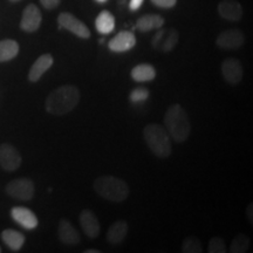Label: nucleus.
I'll return each instance as SVG.
<instances>
[{
    "instance_id": "f257e3e1",
    "label": "nucleus",
    "mask_w": 253,
    "mask_h": 253,
    "mask_svg": "<svg viewBox=\"0 0 253 253\" xmlns=\"http://www.w3.org/2000/svg\"><path fill=\"white\" fill-rule=\"evenodd\" d=\"M80 97V90L73 84L58 87L47 96L45 102L46 112L54 116L66 115L77 108Z\"/></svg>"
},
{
    "instance_id": "f03ea898",
    "label": "nucleus",
    "mask_w": 253,
    "mask_h": 253,
    "mask_svg": "<svg viewBox=\"0 0 253 253\" xmlns=\"http://www.w3.org/2000/svg\"><path fill=\"white\" fill-rule=\"evenodd\" d=\"M164 128L177 143H184L191 134V122L181 104L170 106L164 115Z\"/></svg>"
},
{
    "instance_id": "7ed1b4c3",
    "label": "nucleus",
    "mask_w": 253,
    "mask_h": 253,
    "mask_svg": "<svg viewBox=\"0 0 253 253\" xmlns=\"http://www.w3.org/2000/svg\"><path fill=\"white\" fill-rule=\"evenodd\" d=\"M94 190L100 197L114 203H121L129 197L128 183L115 176H101L94 181Z\"/></svg>"
},
{
    "instance_id": "20e7f679",
    "label": "nucleus",
    "mask_w": 253,
    "mask_h": 253,
    "mask_svg": "<svg viewBox=\"0 0 253 253\" xmlns=\"http://www.w3.org/2000/svg\"><path fill=\"white\" fill-rule=\"evenodd\" d=\"M143 137L148 148L155 156L167 158L171 155V137L168 134L164 126L157 125V123H149L144 126Z\"/></svg>"
},
{
    "instance_id": "39448f33",
    "label": "nucleus",
    "mask_w": 253,
    "mask_h": 253,
    "mask_svg": "<svg viewBox=\"0 0 253 253\" xmlns=\"http://www.w3.org/2000/svg\"><path fill=\"white\" fill-rule=\"evenodd\" d=\"M5 191L9 197L17 199V201L27 202L34 197L36 186H34L33 181L24 177V178H15L8 182Z\"/></svg>"
},
{
    "instance_id": "423d86ee",
    "label": "nucleus",
    "mask_w": 253,
    "mask_h": 253,
    "mask_svg": "<svg viewBox=\"0 0 253 253\" xmlns=\"http://www.w3.org/2000/svg\"><path fill=\"white\" fill-rule=\"evenodd\" d=\"M179 40L178 32L173 28H160L151 39V47L160 53H170L175 49Z\"/></svg>"
},
{
    "instance_id": "0eeeda50",
    "label": "nucleus",
    "mask_w": 253,
    "mask_h": 253,
    "mask_svg": "<svg viewBox=\"0 0 253 253\" xmlns=\"http://www.w3.org/2000/svg\"><path fill=\"white\" fill-rule=\"evenodd\" d=\"M58 24L60 28H65L81 39H89L90 38V31L86 26V24L69 12H62L59 14Z\"/></svg>"
},
{
    "instance_id": "6e6552de",
    "label": "nucleus",
    "mask_w": 253,
    "mask_h": 253,
    "mask_svg": "<svg viewBox=\"0 0 253 253\" xmlns=\"http://www.w3.org/2000/svg\"><path fill=\"white\" fill-rule=\"evenodd\" d=\"M21 162H23V158L14 145L8 143L0 145V166L5 171H15L20 168Z\"/></svg>"
},
{
    "instance_id": "1a4fd4ad",
    "label": "nucleus",
    "mask_w": 253,
    "mask_h": 253,
    "mask_svg": "<svg viewBox=\"0 0 253 253\" xmlns=\"http://www.w3.org/2000/svg\"><path fill=\"white\" fill-rule=\"evenodd\" d=\"M245 43V36L238 28L223 31L216 39V45L221 49H239Z\"/></svg>"
},
{
    "instance_id": "9d476101",
    "label": "nucleus",
    "mask_w": 253,
    "mask_h": 253,
    "mask_svg": "<svg viewBox=\"0 0 253 253\" xmlns=\"http://www.w3.org/2000/svg\"><path fill=\"white\" fill-rule=\"evenodd\" d=\"M221 75L227 84L236 86L242 81L244 71L242 62L236 58H227L221 63Z\"/></svg>"
},
{
    "instance_id": "9b49d317",
    "label": "nucleus",
    "mask_w": 253,
    "mask_h": 253,
    "mask_svg": "<svg viewBox=\"0 0 253 253\" xmlns=\"http://www.w3.org/2000/svg\"><path fill=\"white\" fill-rule=\"evenodd\" d=\"M41 21H42V15H41L40 9L37 5L30 4L24 9L23 17L20 21V28L27 33H33L39 30Z\"/></svg>"
},
{
    "instance_id": "f8f14e48",
    "label": "nucleus",
    "mask_w": 253,
    "mask_h": 253,
    "mask_svg": "<svg viewBox=\"0 0 253 253\" xmlns=\"http://www.w3.org/2000/svg\"><path fill=\"white\" fill-rule=\"evenodd\" d=\"M136 37L132 32L121 31L108 42V48L114 53H125L134 48Z\"/></svg>"
},
{
    "instance_id": "ddd939ff",
    "label": "nucleus",
    "mask_w": 253,
    "mask_h": 253,
    "mask_svg": "<svg viewBox=\"0 0 253 253\" xmlns=\"http://www.w3.org/2000/svg\"><path fill=\"white\" fill-rule=\"evenodd\" d=\"M11 217L15 223L26 230H34L39 224V220L33 211L24 207L12 208Z\"/></svg>"
},
{
    "instance_id": "4468645a",
    "label": "nucleus",
    "mask_w": 253,
    "mask_h": 253,
    "mask_svg": "<svg viewBox=\"0 0 253 253\" xmlns=\"http://www.w3.org/2000/svg\"><path fill=\"white\" fill-rule=\"evenodd\" d=\"M58 237L62 244L68 246H75L80 244L81 242V236L79 231L67 219H61L59 221Z\"/></svg>"
},
{
    "instance_id": "2eb2a0df",
    "label": "nucleus",
    "mask_w": 253,
    "mask_h": 253,
    "mask_svg": "<svg viewBox=\"0 0 253 253\" xmlns=\"http://www.w3.org/2000/svg\"><path fill=\"white\" fill-rule=\"evenodd\" d=\"M79 220H80V225L82 227V230H84V235H86L88 238L94 239L99 236L101 226L99 219L95 216L93 211L88 210V209L82 210L80 216H79Z\"/></svg>"
},
{
    "instance_id": "dca6fc26",
    "label": "nucleus",
    "mask_w": 253,
    "mask_h": 253,
    "mask_svg": "<svg viewBox=\"0 0 253 253\" xmlns=\"http://www.w3.org/2000/svg\"><path fill=\"white\" fill-rule=\"evenodd\" d=\"M217 9L218 14L227 21H239L243 17V7L237 0H221Z\"/></svg>"
},
{
    "instance_id": "f3484780",
    "label": "nucleus",
    "mask_w": 253,
    "mask_h": 253,
    "mask_svg": "<svg viewBox=\"0 0 253 253\" xmlns=\"http://www.w3.org/2000/svg\"><path fill=\"white\" fill-rule=\"evenodd\" d=\"M54 59L50 54H42L34 61L28 72V80L31 82H38L42 78V75L52 67Z\"/></svg>"
},
{
    "instance_id": "a211bd4d",
    "label": "nucleus",
    "mask_w": 253,
    "mask_h": 253,
    "mask_svg": "<svg viewBox=\"0 0 253 253\" xmlns=\"http://www.w3.org/2000/svg\"><path fill=\"white\" fill-rule=\"evenodd\" d=\"M164 18L160 14H154V13H149V14H144L137 19L136 21L135 28L140 32H150L154 30H160V28L163 27L164 25Z\"/></svg>"
},
{
    "instance_id": "6ab92c4d",
    "label": "nucleus",
    "mask_w": 253,
    "mask_h": 253,
    "mask_svg": "<svg viewBox=\"0 0 253 253\" xmlns=\"http://www.w3.org/2000/svg\"><path fill=\"white\" fill-rule=\"evenodd\" d=\"M128 223L126 220H118L113 223L107 231V242L112 245H120L128 235Z\"/></svg>"
},
{
    "instance_id": "aec40b11",
    "label": "nucleus",
    "mask_w": 253,
    "mask_h": 253,
    "mask_svg": "<svg viewBox=\"0 0 253 253\" xmlns=\"http://www.w3.org/2000/svg\"><path fill=\"white\" fill-rule=\"evenodd\" d=\"M157 73L154 66L149 63H141L131 69L130 77L136 82H150L156 78Z\"/></svg>"
},
{
    "instance_id": "412c9836",
    "label": "nucleus",
    "mask_w": 253,
    "mask_h": 253,
    "mask_svg": "<svg viewBox=\"0 0 253 253\" xmlns=\"http://www.w3.org/2000/svg\"><path fill=\"white\" fill-rule=\"evenodd\" d=\"M1 239L5 245L11 250V251L18 252L25 244V236L23 233L12 229H6L1 232Z\"/></svg>"
},
{
    "instance_id": "4be33fe9",
    "label": "nucleus",
    "mask_w": 253,
    "mask_h": 253,
    "mask_svg": "<svg viewBox=\"0 0 253 253\" xmlns=\"http://www.w3.org/2000/svg\"><path fill=\"white\" fill-rule=\"evenodd\" d=\"M95 28L103 36L112 33L114 28H115V18H114V15L109 11H102L96 17Z\"/></svg>"
},
{
    "instance_id": "5701e85b",
    "label": "nucleus",
    "mask_w": 253,
    "mask_h": 253,
    "mask_svg": "<svg viewBox=\"0 0 253 253\" xmlns=\"http://www.w3.org/2000/svg\"><path fill=\"white\" fill-rule=\"evenodd\" d=\"M19 53V43L15 40L5 39L0 41V62H7L14 59Z\"/></svg>"
},
{
    "instance_id": "b1692460",
    "label": "nucleus",
    "mask_w": 253,
    "mask_h": 253,
    "mask_svg": "<svg viewBox=\"0 0 253 253\" xmlns=\"http://www.w3.org/2000/svg\"><path fill=\"white\" fill-rule=\"evenodd\" d=\"M251 240L244 233H239L232 239V243L230 245V251L232 253H245L249 251Z\"/></svg>"
},
{
    "instance_id": "393cba45",
    "label": "nucleus",
    "mask_w": 253,
    "mask_h": 253,
    "mask_svg": "<svg viewBox=\"0 0 253 253\" xmlns=\"http://www.w3.org/2000/svg\"><path fill=\"white\" fill-rule=\"evenodd\" d=\"M182 251L184 253H202L203 245L197 237H188L182 244Z\"/></svg>"
},
{
    "instance_id": "a878e982",
    "label": "nucleus",
    "mask_w": 253,
    "mask_h": 253,
    "mask_svg": "<svg viewBox=\"0 0 253 253\" xmlns=\"http://www.w3.org/2000/svg\"><path fill=\"white\" fill-rule=\"evenodd\" d=\"M148 97H149V90H148V88L144 87L134 88L130 91V94H129V101L131 103L145 102L148 100Z\"/></svg>"
},
{
    "instance_id": "bb28decb",
    "label": "nucleus",
    "mask_w": 253,
    "mask_h": 253,
    "mask_svg": "<svg viewBox=\"0 0 253 253\" xmlns=\"http://www.w3.org/2000/svg\"><path fill=\"white\" fill-rule=\"evenodd\" d=\"M208 252L209 253H226L227 248L225 242L220 237H213L210 239L208 244Z\"/></svg>"
},
{
    "instance_id": "cd10ccee",
    "label": "nucleus",
    "mask_w": 253,
    "mask_h": 253,
    "mask_svg": "<svg viewBox=\"0 0 253 253\" xmlns=\"http://www.w3.org/2000/svg\"><path fill=\"white\" fill-rule=\"evenodd\" d=\"M151 4L160 8H172L177 4V0H150Z\"/></svg>"
},
{
    "instance_id": "c85d7f7f",
    "label": "nucleus",
    "mask_w": 253,
    "mask_h": 253,
    "mask_svg": "<svg viewBox=\"0 0 253 253\" xmlns=\"http://www.w3.org/2000/svg\"><path fill=\"white\" fill-rule=\"evenodd\" d=\"M40 2L46 9H54L60 5L61 0H40Z\"/></svg>"
},
{
    "instance_id": "c756f323",
    "label": "nucleus",
    "mask_w": 253,
    "mask_h": 253,
    "mask_svg": "<svg viewBox=\"0 0 253 253\" xmlns=\"http://www.w3.org/2000/svg\"><path fill=\"white\" fill-rule=\"evenodd\" d=\"M143 1L144 0H130V2H129V8H130V11H137V9L142 6V4H143Z\"/></svg>"
},
{
    "instance_id": "7c9ffc66",
    "label": "nucleus",
    "mask_w": 253,
    "mask_h": 253,
    "mask_svg": "<svg viewBox=\"0 0 253 253\" xmlns=\"http://www.w3.org/2000/svg\"><path fill=\"white\" fill-rule=\"evenodd\" d=\"M246 217L250 223H253V203H250L248 209H246Z\"/></svg>"
},
{
    "instance_id": "2f4dec72",
    "label": "nucleus",
    "mask_w": 253,
    "mask_h": 253,
    "mask_svg": "<svg viewBox=\"0 0 253 253\" xmlns=\"http://www.w3.org/2000/svg\"><path fill=\"white\" fill-rule=\"evenodd\" d=\"M84 253H101V251H100V250H91V249H89V250H86V251H84Z\"/></svg>"
},
{
    "instance_id": "473e14b6",
    "label": "nucleus",
    "mask_w": 253,
    "mask_h": 253,
    "mask_svg": "<svg viewBox=\"0 0 253 253\" xmlns=\"http://www.w3.org/2000/svg\"><path fill=\"white\" fill-rule=\"evenodd\" d=\"M97 2H101V4H103V2H106V1H108V0H96Z\"/></svg>"
},
{
    "instance_id": "72a5a7b5",
    "label": "nucleus",
    "mask_w": 253,
    "mask_h": 253,
    "mask_svg": "<svg viewBox=\"0 0 253 253\" xmlns=\"http://www.w3.org/2000/svg\"><path fill=\"white\" fill-rule=\"evenodd\" d=\"M11 2H17V1H20V0H9Z\"/></svg>"
},
{
    "instance_id": "f704fd0d",
    "label": "nucleus",
    "mask_w": 253,
    "mask_h": 253,
    "mask_svg": "<svg viewBox=\"0 0 253 253\" xmlns=\"http://www.w3.org/2000/svg\"><path fill=\"white\" fill-rule=\"evenodd\" d=\"M0 252H1V248H0Z\"/></svg>"
}]
</instances>
